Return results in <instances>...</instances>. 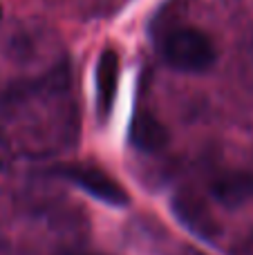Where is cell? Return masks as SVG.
Segmentation results:
<instances>
[{
	"label": "cell",
	"mask_w": 253,
	"mask_h": 255,
	"mask_svg": "<svg viewBox=\"0 0 253 255\" xmlns=\"http://www.w3.org/2000/svg\"><path fill=\"white\" fill-rule=\"evenodd\" d=\"M56 175L67 179L70 184H74L76 188H81L83 193H88L90 197L99 199L103 204L110 206H126L128 204V195L126 190L112 179L110 175H106L103 170L94 166H85V163H65V166L56 168Z\"/></svg>",
	"instance_id": "7a4b0ae2"
},
{
	"label": "cell",
	"mask_w": 253,
	"mask_h": 255,
	"mask_svg": "<svg viewBox=\"0 0 253 255\" xmlns=\"http://www.w3.org/2000/svg\"><path fill=\"white\" fill-rule=\"evenodd\" d=\"M179 255H202V253H197V251H191V249H186V251H182Z\"/></svg>",
	"instance_id": "52a82bcc"
},
{
	"label": "cell",
	"mask_w": 253,
	"mask_h": 255,
	"mask_svg": "<svg viewBox=\"0 0 253 255\" xmlns=\"http://www.w3.org/2000/svg\"><path fill=\"white\" fill-rule=\"evenodd\" d=\"M119 54L115 49H103L94 72V97H97L99 119H108L115 108L117 90H119Z\"/></svg>",
	"instance_id": "3957f363"
},
{
	"label": "cell",
	"mask_w": 253,
	"mask_h": 255,
	"mask_svg": "<svg viewBox=\"0 0 253 255\" xmlns=\"http://www.w3.org/2000/svg\"><path fill=\"white\" fill-rule=\"evenodd\" d=\"M164 61L173 70L188 72V74H200L206 72L215 63V45L204 31L193 29V27H182L166 36L164 47Z\"/></svg>",
	"instance_id": "6da1fadb"
},
{
	"label": "cell",
	"mask_w": 253,
	"mask_h": 255,
	"mask_svg": "<svg viewBox=\"0 0 253 255\" xmlns=\"http://www.w3.org/2000/svg\"><path fill=\"white\" fill-rule=\"evenodd\" d=\"M168 141V132L161 126L159 119H155L148 112H141L132 119L130 126V143L139 150H146V152H157L161 150Z\"/></svg>",
	"instance_id": "8992f818"
},
{
	"label": "cell",
	"mask_w": 253,
	"mask_h": 255,
	"mask_svg": "<svg viewBox=\"0 0 253 255\" xmlns=\"http://www.w3.org/2000/svg\"><path fill=\"white\" fill-rule=\"evenodd\" d=\"M213 199L224 208H240L253 197V175L247 170H229L209 186Z\"/></svg>",
	"instance_id": "277c9868"
},
{
	"label": "cell",
	"mask_w": 253,
	"mask_h": 255,
	"mask_svg": "<svg viewBox=\"0 0 253 255\" xmlns=\"http://www.w3.org/2000/svg\"><path fill=\"white\" fill-rule=\"evenodd\" d=\"M173 211L177 215V220L200 238L213 240L218 235V224H215V220L211 217V213L206 211V206L200 199L191 197V195H179L173 202Z\"/></svg>",
	"instance_id": "5b68a950"
},
{
	"label": "cell",
	"mask_w": 253,
	"mask_h": 255,
	"mask_svg": "<svg viewBox=\"0 0 253 255\" xmlns=\"http://www.w3.org/2000/svg\"><path fill=\"white\" fill-rule=\"evenodd\" d=\"M0 18H2V9H0Z\"/></svg>",
	"instance_id": "ba28073f"
}]
</instances>
